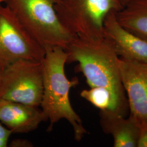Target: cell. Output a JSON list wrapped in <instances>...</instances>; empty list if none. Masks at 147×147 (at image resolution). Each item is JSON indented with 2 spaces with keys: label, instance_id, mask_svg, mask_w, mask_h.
Wrapping results in <instances>:
<instances>
[{
  "label": "cell",
  "instance_id": "cell-13",
  "mask_svg": "<svg viewBox=\"0 0 147 147\" xmlns=\"http://www.w3.org/2000/svg\"><path fill=\"white\" fill-rule=\"evenodd\" d=\"M13 132L0 121V147H7Z\"/></svg>",
  "mask_w": 147,
  "mask_h": 147
},
{
  "label": "cell",
  "instance_id": "cell-10",
  "mask_svg": "<svg viewBox=\"0 0 147 147\" xmlns=\"http://www.w3.org/2000/svg\"><path fill=\"white\" fill-rule=\"evenodd\" d=\"M100 124L104 132L112 135L114 147H137L140 126L129 115L128 118L109 110L100 111Z\"/></svg>",
  "mask_w": 147,
  "mask_h": 147
},
{
  "label": "cell",
  "instance_id": "cell-5",
  "mask_svg": "<svg viewBox=\"0 0 147 147\" xmlns=\"http://www.w3.org/2000/svg\"><path fill=\"white\" fill-rule=\"evenodd\" d=\"M43 89L42 61L20 59L3 69L0 99L38 107Z\"/></svg>",
  "mask_w": 147,
  "mask_h": 147
},
{
  "label": "cell",
  "instance_id": "cell-12",
  "mask_svg": "<svg viewBox=\"0 0 147 147\" xmlns=\"http://www.w3.org/2000/svg\"><path fill=\"white\" fill-rule=\"evenodd\" d=\"M80 95L100 111L109 110L112 105L110 92L105 88L95 87L89 89H84Z\"/></svg>",
  "mask_w": 147,
  "mask_h": 147
},
{
  "label": "cell",
  "instance_id": "cell-17",
  "mask_svg": "<svg viewBox=\"0 0 147 147\" xmlns=\"http://www.w3.org/2000/svg\"><path fill=\"white\" fill-rule=\"evenodd\" d=\"M131 1H132V0H121V1L122 2V4L123 5L124 7L127 5L129 2H130Z\"/></svg>",
  "mask_w": 147,
  "mask_h": 147
},
{
  "label": "cell",
  "instance_id": "cell-7",
  "mask_svg": "<svg viewBox=\"0 0 147 147\" xmlns=\"http://www.w3.org/2000/svg\"><path fill=\"white\" fill-rule=\"evenodd\" d=\"M118 65L130 115L140 126H147V63L119 58Z\"/></svg>",
  "mask_w": 147,
  "mask_h": 147
},
{
  "label": "cell",
  "instance_id": "cell-14",
  "mask_svg": "<svg viewBox=\"0 0 147 147\" xmlns=\"http://www.w3.org/2000/svg\"><path fill=\"white\" fill-rule=\"evenodd\" d=\"M137 147H147V126H140Z\"/></svg>",
  "mask_w": 147,
  "mask_h": 147
},
{
  "label": "cell",
  "instance_id": "cell-4",
  "mask_svg": "<svg viewBox=\"0 0 147 147\" xmlns=\"http://www.w3.org/2000/svg\"><path fill=\"white\" fill-rule=\"evenodd\" d=\"M124 8L121 0H58L55 9L63 26L75 37H104V24L111 12Z\"/></svg>",
  "mask_w": 147,
  "mask_h": 147
},
{
  "label": "cell",
  "instance_id": "cell-16",
  "mask_svg": "<svg viewBox=\"0 0 147 147\" xmlns=\"http://www.w3.org/2000/svg\"><path fill=\"white\" fill-rule=\"evenodd\" d=\"M3 70V68L2 67V65L0 64V89H1V81H2V76Z\"/></svg>",
  "mask_w": 147,
  "mask_h": 147
},
{
  "label": "cell",
  "instance_id": "cell-15",
  "mask_svg": "<svg viewBox=\"0 0 147 147\" xmlns=\"http://www.w3.org/2000/svg\"><path fill=\"white\" fill-rule=\"evenodd\" d=\"M10 146L13 147H33V144L31 142L26 140L16 139L12 141L10 144Z\"/></svg>",
  "mask_w": 147,
  "mask_h": 147
},
{
  "label": "cell",
  "instance_id": "cell-2",
  "mask_svg": "<svg viewBox=\"0 0 147 147\" xmlns=\"http://www.w3.org/2000/svg\"><path fill=\"white\" fill-rule=\"evenodd\" d=\"M67 53L62 48L55 47L45 50L42 60L44 89L40 106L50 121L49 131L51 130L58 121L64 119L73 128L75 140L80 141L88 132L70 102V89L79 84V80L75 78L69 80L67 78L64 66L67 63Z\"/></svg>",
  "mask_w": 147,
  "mask_h": 147
},
{
  "label": "cell",
  "instance_id": "cell-11",
  "mask_svg": "<svg viewBox=\"0 0 147 147\" xmlns=\"http://www.w3.org/2000/svg\"><path fill=\"white\" fill-rule=\"evenodd\" d=\"M116 16L122 26L147 42V0H132Z\"/></svg>",
  "mask_w": 147,
  "mask_h": 147
},
{
  "label": "cell",
  "instance_id": "cell-8",
  "mask_svg": "<svg viewBox=\"0 0 147 147\" xmlns=\"http://www.w3.org/2000/svg\"><path fill=\"white\" fill-rule=\"evenodd\" d=\"M116 11L107 16L104 24V36L108 38L119 58L147 63V42L122 26Z\"/></svg>",
  "mask_w": 147,
  "mask_h": 147
},
{
  "label": "cell",
  "instance_id": "cell-1",
  "mask_svg": "<svg viewBox=\"0 0 147 147\" xmlns=\"http://www.w3.org/2000/svg\"><path fill=\"white\" fill-rule=\"evenodd\" d=\"M67 62H78L77 70L84 74L90 87L107 89L112 96L109 110L126 117L129 107L118 65L119 57L110 40L104 37L86 39L76 37L65 50Z\"/></svg>",
  "mask_w": 147,
  "mask_h": 147
},
{
  "label": "cell",
  "instance_id": "cell-18",
  "mask_svg": "<svg viewBox=\"0 0 147 147\" xmlns=\"http://www.w3.org/2000/svg\"><path fill=\"white\" fill-rule=\"evenodd\" d=\"M7 0H0V5H2L3 3H5Z\"/></svg>",
  "mask_w": 147,
  "mask_h": 147
},
{
  "label": "cell",
  "instance_id": "cell-9",
  "mask_svg": "<svg viewBox=\"0 0 147 147\" xmlns=\"http://www.w3.org/2000/svg\"><path fill=\"white\" fill-rule=\"evenodd\" d=\"M31 105L0 99V121L13 133H28L47 121L42 110Z\"/></svg>",
  "mask_w": 147,
  "mask_h": 147
},
{
  "label": "cell",
  "instance_id": "cell-3",
  "mask_svg": "<svg viewBox=\"0 0 147 147\" xmlns=\"http://www.w3.org/2000/svg\"><path fill=\"white\" fill-rule=\"evenodd\" d=\"M58 0H7L21 24L45 50H66L75 38L63 26L55 5Z\"/></svg>",
  "mask_w": 147,
  "mask_h": 147
},
{
  "label": "cell",
  "instance_id": "cell-6",
  "mask_svg": "<svg viewBox=\"0 0 147 147\" xmlns=\"http://www.w3.org/2000/svg\"><path fill=\"white\" fill-rule=\"evenodd\" d=\"M45 50L32 37L8 5H0V64L20 59L41 61Z\"/></svg>",
  "mask_w": 147,
  "mask_h": 147
}]
</instances>
